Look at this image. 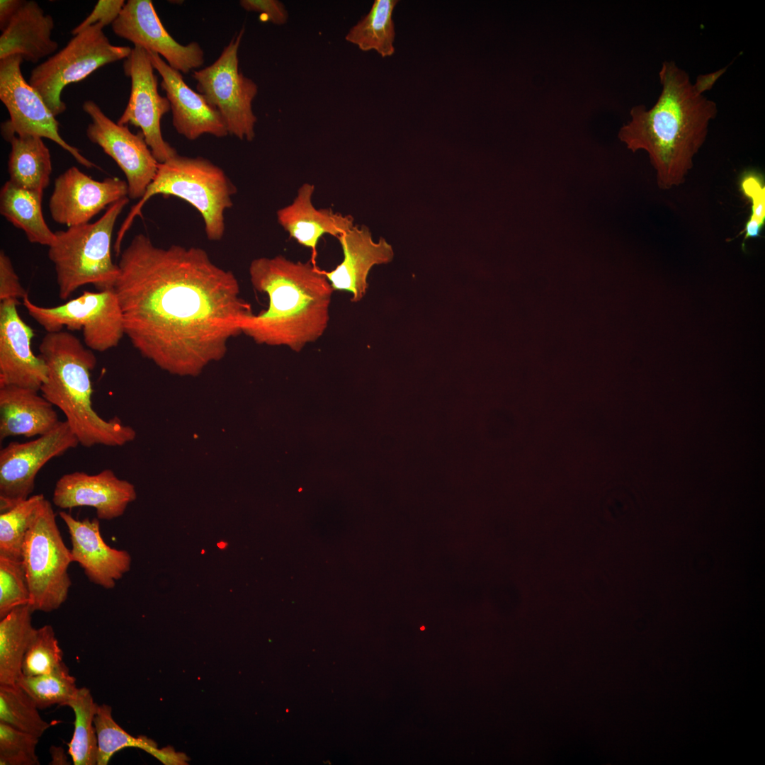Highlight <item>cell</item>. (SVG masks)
<instances>
[{
    "mask_svg": "<svg viewBox=\"0 0 765 765\" xmlns=\"http://www.w3.org/2000/svg\"><path fill=\"white\" fill-rule=\"evenodd\" d=\"M744 194L752 201V214L745 225L744 242L759 237L765 220V188L756 176H748L742 181Z\"/></svg>",
    "mask_w": 765,
    "mask_h": 765,
    "instance_id": "cell-37",
    "label": "cell"
},
{
    "mask_svg": "<svg viewBox=\"0 0 765 765\" xmlns=\"http://www.w3.org/2000/svg\"><path fill=\"white\" fill-rule=\"evenodd\" d=\"M337 239L341 246L343 260L335 268L323 272L334 290L350 293L351 300L357 302L366 293L370 269L375 265L390 263L394 251L385 239L374 242L366 226L354 225Z\"/></svg>",
    "mask_w": 765,
    "mask_h": 765,
    "instance_id": "cell-21",
    "label": "cell"
},
{
    "mask_svg": "<svg viewBox=\"0 0 765 765\" xmlns=\"http://www.w3.org/2000/svg\"><path fill=\"white\" fill-rule=\"evenodd\" d=\"M33 611L51 612L67 599L72 581L68 567L73 562L64 544L50 502L40 506L26 533L22 550Z\"/></svg>",
    "mask_w": 765,
    "mask_h": 765,
    "instance_id": "cell-7",
    "label": "cell"
},
{
    "mask_svg": "<svg viewBox=\"0 0 765 765\" xmlns=\"http://www.w3.org/2000/svg\"><path fill=\"white\" fill-rule=\"evenodd\" d=\"M28 604L15 608L0 620V684H14L22 674L25 654L36 629Z\"/></svg>",
    "mask_w": 765,
    "mask_h": 765,
    "instance_id": "cell-27",
    "label": "cell"
},
{
    "mask_svg": "<svg viewBox=\"0 0 765 765\" xmlns=\"http://www.w3.org/2000/svg\"><path fill=\"white\" fill-rule=\"evenodd\" d=\"M82 108L91 120L86 128L88 139L100 146L123 171L128 198L140 199L159 166L142 133L135 134L127 125L115 123L92 100L86 101Z\"/></svg>",
    "mask_w": 765,
    "mask_h": 765,
    "instance_id": "cell-14",
    "label": "cell"
},
{
    "mask_svg": "<svg viewBox=\"0 0 765 765\" xmlns=\"http://www.w3.org/2000/svg\"><path fill=\"white\" fill-rule=\"evenodd\" d=\"M237 188L225 171L210 160L178 154L159 163L157 174L144 194L132 207L119 229L114 244L118 256L123 237L145 203L155 195L179 198L200 214L208 239L220 240L225 234V212L232 208Z\"/></svg>",
    "mask_w": 765,
    "mask_h": 765,
    "instance_id": "cell-5",
    "label": "cell"
},
{
    "mask_svg": "<svg viewBox=\"0 0 765 765\" xmlns=\"http://www.w3.org/2000/svg\"><path fill=\"white\" fill-rule=\"evenodd\" d=\"M123 70L131 80V91L126 108L117 123L140 128L154 157L159 163H163L177 152L162 134L161 119L171 110V107L167 98L158 91V78L154 73L148 51L134 46L124 60Z\"/></svg>",
    "mask_w": 765,
    "mask_h": 765,
    "instance_id": "cell-13",
    "label": "cell"
},
{
    "mask_svg": "<svg viewBox=\"0 0 765 765\" xmlns=\"http://www.w3.org/2000/svg\"><path fill=\"white\" fill-rule=\"evenodd\" d=\"M23 305L29 315L47 332L81 330L84 342L92 351L104 352L116 347L125 335L119 301L113 288L91 292L55 307L34 304L27 294Z\"/></svg>",
    "mask_w": 765,
    "mask_h": 765,
    "instance_id": "cell-9",
    "label": "cell"
},
{
    "mask_svg": "<svg viewBox=\"0 0 765 765\" xmlns=\"http://www.w3.org/2000/svg\"><path fill=\"white\" fill-rule=\"evenodd\" d=\"M79 442L66 421L28 442L12 441L0 450V511L27 499L40 470Z\"/></svg>",
    "mask_w": 765,
    "mask_h": 765,
    "instance_id": "cell-12",
    "label": "cell"
},
{
    "mask_svg": "<svg viewBox=\"0 0 765 765\" xmlns=\"http://www.w3.org/2000/svg\"><path fill=\"white\" fill-rule=\"evenodd\" d=\"M98 704L89 688H79L67 703L74 713V729L68 754L74 765H97L98 742L94 724Z\"/></svg>",
    "mask_w": 765,
    "mask_h": 765,
    "instance_id": "cell-30",
    "label": "cell"
},
{
    "mask_svg": "<svg viewBox=\"0 0 765 765\" xmlns=\"http://www.w3.org/2000/svg\"><path fill=\"white\" fill-rule=\"evenodd\" d=\"M45 499L42 494L29 497L0 514V557L22 560L26 533Z\"/></svg>",
    "mask_w": 765,
    "mask_h": 765,
    "instance_id": "cell-31",
    "label": "cell"
},
{
    "mask_svg": "<svg viewBox=\"0 0 765 765\" xmlns=\"http://www.w3.org/2000/svg\"><path fill=\"white\" fill-rule=\"evenodd\" d=\"M59 514L69 533L72 562L80 565L91 582L106 589H113L115 582L130 570L131 557L128 552L106 543L98 518L80 521L64 511Z\"/></svg>",
    "mask_w": 765,
    "mask_h": 765,
    "instance_id": "cell-20",
    "label": "cell"
},
{
    "mask_svg": "<svg viewBox=\"0 0 765 765\" xmlns=\"http://www.w3.org/2000/svg\"><path fill=\"white\" fill-rule=\"evenodd\" d=\"M23 61L19 55L0 60V100L10 117L1 124L4 138L8 140L13 135L47 138L68 152L80 164L89 169L96 167L61 137L55 116L24 79L21 69Z\"/></svg>",
    "mask_w": 765,
    "mask_h": 765,
    "instance_id": "cell-11",
    "label": "cell"
},
{
    "mask_svg": "<svg viewBox=\"0 0 765 765\" xmlns=\"http://www.w3.org/2000/svg\"><path fill=\"white\" fill-rule=\"evenodd\" d=\"M22 0L0 1V29L3 31L23 4Z\"/></svg>",
    "mask_w": 765,
    "mask_h": 765,
    "instance_id": "cell-42",
    "label": "cell"
},
{
    "mask_svg": "<svg viewBox=\"0 0 765 765\" xmlns=\"http://www.w3.org/2000/svg\"><path fill=\"white\" fill-rule=\"evenodd\" d=\"M42 197L43 191L26 189L7 181L0 191V213L23 230L30 242L49 247L55 240V233L45 220Z\"/></svg>",
    "mask_w": 765,
    "mask_h": 765,
    "instance_id": "cell-25",
    "label": "cell"
},
{
    "mask_svg": "<svg viewBox=\"0 0 765 765\" xmlns=\"http://www.w3.org/2000/svg\"><path fill=\"white\" fill-rule=\"evenodd\" d=\"M103 28L97 23L74 35L62 49L32 69L28 82L55 117L66 110L61 98L66 86L130 54V47L112 45Z\"/></svg>",
    "mask_w": 765,
    "mask_h": 765,
    "instance_id": "cell-8",
    "label": "cell"
},
{
    "mask_svg": "<svg viewBox=\"0 0 765 765\" xmlns=\"http://www.w3.org/2000/svg\"><path fill=\"white\" fill-rule=\"evenodd\" d=\"M136 498L133 484L119 479L110 469L95 475L75 471L63 475L57 481L53 504L62 509L90 506L97 518L112 520L123 514L129 503Z\"/></svg>",
    "mask_w": 765,
    "mask_h": 765,
    "instance_id": "cell-18",
    "label": "cell"
},
{
    "mask_svg": "<svg viewBox=\"0 0 765 765\" xmlns=\"http://www.w3.org/2000/svg\"><path fill=\"white\" fill-rule=\"evenodd\" d=\"M123 0H99L90 14L71 33L75 35L86 28L100 23L103 27L113 24L120 15L124 5Z\"/></svg>",
    "mask_w": 765,
    "mask_h": 765,
    "instance_id": "cell-38",
    "label": "cell"
},
{
    "mask_svg": "<svg viewBox=\"0 0 765 765\" xmlns=\"http://www.w3.org/2000/svg\"><path fill=\"white\" fill-rule=\"evenodd\" d=\"M30 600L23 561L0 557V619L15 608L29 604Z\"/></svg>",
    "mask_w": 765,
    "mask_h": 765,
    "instance_id": "cell-35",
    "label": "cell"
},
{
    "mask_svg": "<svg viewBox=\"0 0 765 765\" xmlns=\"http://www.w3.org/2000/svg\"><path fill=\"white\" fill-rule=\"evenodd\" d=\"M726 69L727 67L713 72L698 75L695 83H693L695 91L699 94H703L706 91L710 90Z\"/></svg>",
    "mask_w": 765,
    "mask_h": 765,
    "instance_id": "cell-41",
    "label": "cell"
},
{
    "mask_svg": "<svg viewBox=\"0 0 765 765\" xmlns=\"http://www.w3.org/2000/svg\"><path fill=\"white\" fill-rule=\"evenodd\" d=\"M39 351L47 367L41 395L62 412L80 445L120 446L135 438V431L118 416L104 419L93 408L91 372L97 359L92 350L60 331L47 332Z\"/></svg>",
    "mask_w": 765,
    "mask_h": 765,
    "instance_id": "cell-4",
    "label": "cell"
},
{
    "mask_svg": "<svg viewBox=\"0 0 765 765\" xmlns=\"http://www.w3.org/2000/svg\"><path fill=\"white\" fill-rule=\"evenodd\" d=\"M147 51L154 69L162 76L161 86L169 101L176 132L188 140L205 134L227 136L229 133L220 113L202 94L187 85L180 72L171 67L157 53Z\"/></svg>",
    "mask_w": 765,
    "mask_h": 765,
    "instance_id": "cell-19",
    "label": "cell"
},
{
    "mask_svg": "<svg viewBox=\"0 0 765 765\" xmlns=\"http://www.w3.org/2000/svg\"><path fill=\"white\" fill-rule=\"evenodd\" d=\"M125 197L110 205L94 222L55 232V240L48 247L54 265L59 297L67 300L78 288L93 285L99 290L113 288L119 268L111 257L115 223L128 203Z\"/></svg>",
    "mask_w": 765,
    "mask_h": 765,
    "instance_id": "cell-6",
    "label": "cell"
},
{
    "mask_svg": "<svg viewBox=\"0 0 765 765\" xmlns=\"http://www.w3.org/2000/svg\"><path fill=\"white\" fill-rule=\"evenodd\" d=\"M53 18L35 1H25L0 36V60L19 55L36 63L54 53L58 44L51 39Z\"/></svg>",
    "mask_w": 765,
    "mask_h": 765,
    "instance_id": "cell-24",
    "label": "cell"
},
{
    "mask_svg": "<svg viewBox=\"0 0 765 765\" xmlns=\"http://www.w3.org/2000/svg\"><path fill=\"white\" fill-rule=\"evenodd\" d=\"M39 737L0 722V764L38 765Z\"/></svg>",
    "mask_w": 765,
    "mask_h": 765,
    "instance_id": "cell-36",
    "label": "cell"
},
{
    "mask_svg": "<svg viewBox=\"0 0 765 765\" xmlns=\"http://www.w3.org/2000/svg\"><path fill=\"white\" fill-rule=\"evenodd\" d=\"M16 684L34 701L39 709L53 705L67 706L77 690L76 679L63 662L52 672L36 676L21 674Z\"/></svg>",
    "mask_w": 765,
    "mask_h": 765,
    "instance_id": "cell-32",
    "label": "cell"
},
{
    "mask_svg": "<svg viewBox=\"0 0 765 765\" xmlns=\"http://www.w3.org/2000/svg\"><path fill=\"white\" fill-rule=\"evenodd\" d=\"M53 748H54V750L52 751V756H53L52 757V759H53L52 761V762H53L52 764H60L59 758L60 759L61 764H67L66 762H67V761L66 760V756H64L63 749L60 748V747L56 748V747H53Z\"/></svg>",
    "mask_w": 765,
    "mask_h": 765,
    "instance_id": "cell-43",
    "label": "cell"
},
{
    "mask_svg": "<svg viewBox=\"0 0 765 765\" xmlns=\"http://www.w3.org/2000/svg\"><path fill=\"white\" fill-rule=\"evenodd\" d=\"M243 34L242 28L212 64L194 70L193 78L198 92L220 113L228 133L241 140L252 141L257 121L252 102L258 86L239 69L238 51Z\"/></svg>",
    "mask_w": 765,
    "mask_h": 765,
    "instance_id": "cell-10",
    "label": "cell"
},
{
    "mask_svg": "<svg viewBox=\"0 0 765 765\" xmlns=\"http://www.w3.org/2000/svg\"><path fill=\"white\" fill-rule=\"evenodd\" d=\"M7 141L11 146L8 181L19 187L44 191L50 184L52 168L50 152L42 138L13 135Z\"/></svg>",
    "mask_w": 765,
    "mask_h": 765,
    "instance_id": "cell-26",
    "label": "cell"
},
{
    "mask_svg": "<svg viewBox=\"0 0 765 765\" xmlns=\"http://www.w3.org/2000/svg\"><path fill=\"white\" fill-rule=\"evenodd\" d=\"M18 300L0 304V387L13 385L40 391L47 379V367L31 346L32 328L18 312Z\"/></svg>",
    "mask_w": 765,
    "mask_h": 765,
    "instance_id": "cell-17",
    "label": "cell"
},
{
    "mask_svg": "<svg viewBox=\"0 0 765 765\" xmlns=\"http://www.w3.org/2000/svg\"><path fill=\"white\" fill-rule=\"evenodd\" d=\"M29 695L17 684H0V722L39 738L50 727Z\"/></svg>",
    "mask_w": 765,
    "mask_h": 765,
    "instance_id": "cell-33",
    "label": "cell"
},
{
    "mask_svg": "<svg viewBox=\"0 0 765 765\" xmlns=\"http://www.w3.org/2000/svg\"><path fill=\"white\" fill-rule=\"evenodd\" d=\"M111 26L116 35L157 53L180 72L194 71L204 63L200 45L196 42L183 45L176 41L162 23L152 1H128Z\"/></svg>",
    "mask_w": 765,
    "mask_h": 765,
    "instance_id": "cell-15",
    "label": "cell"
},
{
    "mask_svg": "<svg viewBox=\"0 0 765 765\" xmlns=\"http://www.w3.org/2000/svg\"><path fill=\"white\" fill-rule=\"evenodd\" d=\"M397 0H375L369 12L353 26L345 40L361 50H375L382 57L395 52V23L392 13Z\"/></svg>",
    "mask_w": 765,
    "mask_h": 765,
    "instance_id": "cell-28",
    "label": "cell"
},
{
    "mask_svg": "<svg viewBox=\"0 0 765 765\" xmlns=\"http://www.w3.org/2000/svg\"><path fill=\"white\" fill-rule=\"evenodd\" d=\"M128 196L126 181H97L76 166L58 176L49 200L52 220L68 227L89 223L103 210Z\"/></svg>",
    "mask_w": 765,
    "mask_h": 765,
    "instance_id": "cell-16",
    "label": "cell"
},
{
    "mask_svg": "<svg viewBox=\"0 0 765 765\" xmlns=\"http://www.w3.org/2000/svg\"><path fill=\"white\" fill-rule=\"evenodd\" d=\"M239 5L246 11L260 13L274 25L283 26L288 20V10L278 0H241Z\"/></svg>",
    "mask_w": 765,
    "mask_h": 765,
    "instance_id": "cell-40",
    "label": "cell"
},
{
    "mask_svg": "<svg viewBox=\"0 0 765 765\" xmlns=\"http://www.w3.org/2000/svg\"><path fill=\"white\" fill-rule=\"evenodd\" d=\"M63 652L50 625L36 629L25 654L22 674L36 676L47 674L63 663Z\"/></svg>",
    "mask_w": 765,
    "mask_h": 765,
    "instance_id": "cell-34",
    "label": "cell"
},
{
    "mask_svg": "<svg viewBox=\"0 0 765 765\" xmlns=\"http://www.w3.org/2000/svg\"><path fill=\"white\" fill-rule=\"evenodd\" d=\"M94 724L98 742L97 765H107L116 752L126 747L142 749L160 761L166 756V748L158 749L152 740L144 736L135 737L125 732L114 720L109 705L97 706Z\"/></svg>",
    "mask_w": 765,
    "mask_h": 765,
    "instance_id": "cell-29",
    "label": "cell"
},
{
    "mask_svg": "<svg viewBox=\"0 0 765 765\" xmlns=\"http://www.w3.org/2000/svg\"><path fill=\"white\" fill-rule=\"evenodd\" d=\"M28 294L20 283L11 260L4 251H0V301L18 300Z\"/></svg>",
    "mask_w": 765,
    "mask_h": 765,
    "instance_id": "cell-39",
    "label": "cell"
},
{
    "mask_svg": "<svg viewBox=\"0 0 765 765\" xmlns=\"http://www.w3.org/2000/svg\"><path fill=\"white\" fill-rule=\"evenodd\" d=\"M249 273L253 287L267 295L268 305L242 320L241 333L259 344L285 346L293 351L322 336L334 290L315 264L281 255L260 257L251 262Z\"/></svg>",
    "mask_w": 765,
    "mask_h": 765,
    "instance_id": "cell-3",
    "label": "cell"
},
{
    "mask_svg": "<svg viewBox=\"0 0 765 765\" xmlns=\"http://www.w3.org/2000/svg\"><path fill=\"white\" fill-rule=\"evenodd\" d=\"M659 77L662 91L656 103L650 109L632 108L631 120L618 137L632 152L647 153L657 186L670 190L685 182L718 107L695 91L689 75L674 61L662 63Z\"/></svg>",
    "mask_w": 765,
    "mask_h": 765,
    "instance_id": "cell-2",
    "label": "cell"
},
{
    "mask_svg": "<svg viewBox=\"0 0 765 765\" xmlns=\"http://www.w3.org/2000/svg\"><path fill=\"white\" fill-rule=\"evenodd\" d=\"M120 255L113 289L125 335L142 356L179 375H197L225 356L253 314L232 271L201 248H162L141 233Z\"/></svg>",
    "mask_w": 765,
    "mask_h": 765,
    "instance_id": "cell-1",
    "label": "cell"
},
{
    "mask_svg": "<svg viewBox=\"0 0 765 765\" xmlns=\"http://www.w3.org/2000/svg\"><path fill=\"white\" fill-rule=\"evenodd\" d=\"M314 191L313 184H302L293 201L278 210L276 217L290 237L312 250L311 261L315 264L319 239L327 234L337 238L354 225L350 215H342L330 208H316L312 200Z\"/></svg>",
    "mask_w": 765,
    "mask_h": 765,
    "instance_id": "cell-22",
    "label": "cell"
},
{
    "mask_svg": "<svg viewBox=\"0 0 765 765\" xmlns=\"http://www.w3.org/2000/svg\"><path fill=\"white\" fill-rule=\"evenodd\" d=\"M54 407L37 390L0 387V440L40 436L51 431L61 421Z\"/></svg>",
    "mask_w": 765,
    "mask_h": 765,
    "instance_id": "cell-23",
    "label": "cell"
}]
</instances>
